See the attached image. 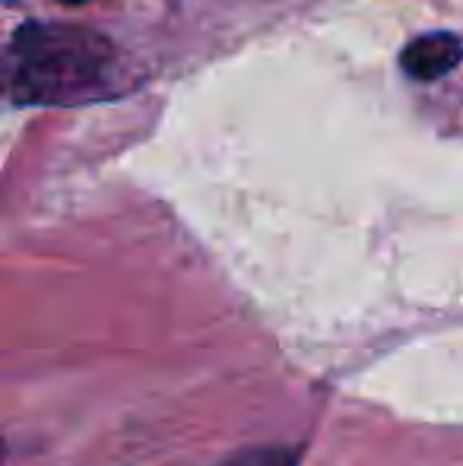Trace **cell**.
<instances>
[{"label": "cell", "instance_id": "6da1fadb", "mask_svg": "<svg viewBox=\"0 0 463 466\" xmlns=\"http://www.w3.org/2000/svg\"><path fill=\"white\" fill-rule=\"evenodd\" d=\"M4 70L19 105H86L124 89L117 48L83 25H19L6 45Z\"/></svg>", "mask_w": 463, "mask_h": 466}, {"label": "cell", "instance_id": "7a4b0ae2", "mask_svg": "<svg viewBox=\"0 0 463 466\" xmlns=\"http://www.w3.org/2000/svg\"><path fill=\"white\" fill-rule=\"evenodd\" d=\"M463 61V42L454 32H426V35L413 38L403 48L400 67L409 80L416 83H432L458 70Z\"/></svg>", "mask_w": 463, "mask_h": 466}, {"label": "cell", "instance_id": "3957f363", "mask_svg": "<svg viewBox=\"0 0 463 466\" xmlns=\"http://www.w3.org/2000/svg\"><path fill=\"white\" fill-rule=\"evenodd\" d=\"M223 466H292V457L286 451H247V454L226 461Z\"/></svg>", "mask_w": 463, "mask_h": 466}]
</instances>
